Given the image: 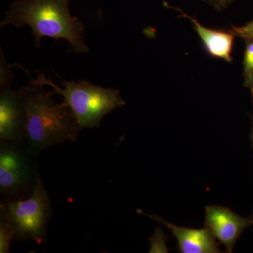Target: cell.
I'll return each mask as SVG.
<instances>
[{"label":"cell","mask_w":253,"mask_h":253,"mask_svg":"<svg viewBox=\"0 0 253 253\" xmlns=\"http://www.w3.org/2000/svg\"><path fill=\"white\" fill-rule=\"evenodd\" d=\"M30 84L18 89L26 108L23 144L33 154L49 148L77 140L83 129L71 109L65 104H58L52 91L33 78Z\"/></svg>","instance_id":"6da1fadb"},{"label":"cell","mask_w":253,"mask_h":253,"mask_svg":"<svg viewBox=\"0 0 253 253\" xmlns=\"http://www.w3.org/2000/svg\"><path fill=\"white\" fill-rule=\"evenodd\" d=\"M12 25L17 28L29 26L37 47L44 37L55 41H68L71 51L84 54L89 48L84 43V26L71 16L68 0H18L11 3L0 27Z\"/></svg>","instance_id":"7a4b0ae2"},{"label":"cell","mask_w":253,"mask_h":253,"mask_svg":"<svg viewBox=\"0 0 253 253\" xmlns=\"http://www.w3.org/2000/svg\"><path fill=\"white\" fill-rule=\"evenodd\" d=\"M34 79V78H33ZM34 81L43 86L54 88V94H60L71 109L82 129L99 127L103 118L113 110L126 104L120 91L115 88H104L89 82L81 81L61 82L62 88L47 79L44 74L38 75Z\"/></svg>","instance_id":"3957f363"},{"label":"cell","mask_w":253,"mask_h":253,"mask_svg":"<svg viewBox=\"0 0 253 253\" xmlns=\"http://www.w3.org/2000/svg\"><path fill=\"white\" fill-rule=\"evenodd\" d=\"M0 214L12 225L17 241H32L38 244L46 243L52 208L41 175L38 176L34 190L27 199L1 200Z\"/></svg>","instance_id":"277c9868"},{"label":"cell","mask_w":253,"mask_h":253,"mask_svg":"<svg viewBox=\"0 0 253 253\" xmlns=\"http://www.w3.org/2000/svg\"><path fill=\"white\" fill-rule=\"evenodd\" d=\"M23 144L0 140V195L2 200H23L33 193L38 176V161Z\"/></svg>","instance_id":"5b68a950"},{"label":"cell","mask_w":253,"mask_h":253,"mask_svg":"<svg viewBox=\"0 0 253 253\" xmlns=\"http://www.w3.org/2000/svg\"><path fill=\"white\" fill-rule=\"evenodd\" d=\"M10 65L0 67V140L23 144L26 108L19 90H13Z\"/></svg>","instance_id":"8992f818"},{"label":"cell","mask_w":253,"mask_h":253,"mask_svg":"<svg viewBox=\"0 0 253 253\" xmlns=\"http://www.w3.org/2000/svg\"><path fill=\"white\" fill-rule=\"evenodd\" d=\"M253 225V218L243 217L231 209L219 206L206 208L205 226L226 249L232 253L236 241L245 229Z\"/></svg>","instance_id":"52a82bcc"},{"label":"cell","mask_w":253,"mask_h":253,"mask_svg":"<svg viewBox=\"0 0 253 253\" xmlns=\"http://www.w3.org/2000/svg\"><path fill=\"white\" fill-rule=\"evenodd\" d=\"M138 212H141L138 211ZM151 219L167 226L175 236L179 246V252L182 253H221L216 238L208 228L196 229L181 227L171 224L160 216L149 215L141 212Z\"/></svg>","instance_id":"ba28073f"},{"label":"cell","mask_w":253,"mask_h":253,"mask_svg":"<svg viewBox=\"0 0 253 253\" xmlns=\"http://www.w3.org/2000/svg\"><path fill=\"white\" fill-rule=\"evenodd\" d=\"M166 6L179 11L180 13L179 18H188L191 21L195 31L201 38L205 51L207 54L214 59L224 60L228 63L232 62L233 57L231 54L234 49V40L236 36L231 29H213L206 27L199 23L196 18L183 12L179 8L169 6L168 4H166Z\"/></svg>","instance_id":"9c48e42d"},{"label":"cell","mask_w":253,"mask_h":253,"mask_svg":"<svg viewBox=\"0 0 253 253\" xmlns=\"http://www.w3.org/2000/svg\"><path fill=\"white\" fill-rule=\"evenodd\" d=\"M244 55V85L251 89L253 103V38L245 39Z\"/></svg>","instance_id":"30bf717a"},{"label":"cell","mask_w":253,"mask_h":253,"mask_svg":"<svg viewBox=\"0 0 253 253\" xmlns=\"http://www.w3.org/2000/svg\"><path fill=\"white\" fill-rule=\"evenodd\" d=\"M14 240H16L14 228L7 219L0 214V253H9Z\"/></svg>","instance_id":"8fae6325"},{"label":"cell","mask_w":253,"mask_h":253,"mask_svg":"<svg viewBox=\"0 0 253 253\" xmlns=\"http://www.w3.org/2000/svg\"><path fill=\"white\" fill-rule=\"evenodd\" d=\"M231 31L236 36L240 37L243 39L253 38V19L251 22L242 26H232Z\"/></svg>","instance_id":"7c38bea8"},{"label":"cell","mask_w":253,"mask_h":253,"mask_svg":"<svg viewBox=\"0 0 253 253\" xmlns=\"http://www.w3.org/2000/svg\"><path fill=\"white\" fill-rule=\"evenodd\" d=\"M201 1L209 5L216 11H221L227 8L235 0H201Z\"/></svg>","instance_id":"4fadbf2b"},{"label":"cell","mask_w":253,"mask_h":253,"mask_svg":"<svg viewBox=\"0 0 253 253\" xmlns=\"http://www.w3.org/2000/svg\"><path fill=\"white\" fill-rule=\"evenodd\" d=\"M252 128H251V142H252V146L253 148V113L252 115Z\"/></svg>","instance_id":"5bb4252c"},{"label":"cell","mask_w":253,"mask_h":253,"mask_svg":"<svg viewBox=\"0 0 253 253\" xmlns=\"http://www.w3.org/2000/svg\"><path fill=\"white\" fill-rule=\"evenodd\" d=\"M251 217H252L253 218V213H252V214H251Z\"/></svg>","instance_id":"9a60e30c"}]
</instances>
